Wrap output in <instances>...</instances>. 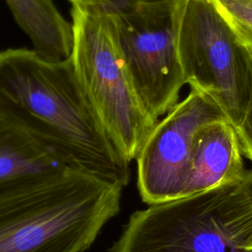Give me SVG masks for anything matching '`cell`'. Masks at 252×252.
<instances>
[{
	"instance_id": "obj_1",
	"label": "cell",
	"mask_w": 252,
	"mask_h": 252,
	"mask_svg": "<svg viewBox=\"0 0 252 252\" xmlns=\"http://www.w3.org/2000/svg\"><path fill=\"white\" fill-rule=\"evenodd\" d=\"M0 122L29 134L72 169L121 187L129 183L130 162L107 135L70 57L1 51Z\"/></svg>"
},
{
	"instance_id": "obj_2",
	"label": "cell",
	"mask_w": 252,
	"mask_h": 252,
	"mask_svg": "<svg viewBox=\"0 0 252 252\" xmlns=\"http://www.w3.org/2000/svg\"><path fill=\"white\" fill-rule=\"evenodd\" d=\"M123 187L72 171L0 196V252H84L120 208Z\"/></svg>"
},
{
	"instance_id": "obj_3",
	"label": "cell",
	"mask_w": 252,
	"mask_h": 252,
	"mask_svg": "<svg viewBox=\"0 0 252 252\" xmlns=\"http://www.w3.org/2000/svg\"><path fill=\"white\" fill-rule=\"evenodd\" d=\"M76 76L110 140L128 161L136 159L156 126L132 81L117 37L114 15L71 3Z\"/></svg>"
},
{
	"instance_id": "obj_4",
	"label": "cell",
	"mask_w": 252,
	"mask_h": 252,
	"mask_svg": "<svg viewBox=\"0 0 252 252\" xmlns=\"http://www.w3.org/2000/svg\"><path fill=\"white\" fill-rule=\"evenodd\" d=\"M185 84L207 94L237 128L252 104V56L211 0H188L178 30Z\"/></svg>"
},
{
	"instance_id": "obj_5",
	"label": "cell",
	"mask_w": 252,
	"mask_h": 252,
	"mask_svg": "<svg viewBox=\"0 0 252 252\" xmlns=\"http://www.w3.org/2000/svg\"><path fill=\"white\" fill-rule=\"evenodd\" d=\"M186 2L139 4L114 14L118 42L136 91L158 120L178 102L185 85L178 30Z\"/></svg>"
},
{
	"instance_id": "obj_6",
	"label": "cell",
	"mask_w": 252,
	"mask_h": 252,
	"mask_svg": "<svg viewBox=\"0 0 252 252\" xmlns=\"http://www.w3.org/2000/svg\"><path fill=\"white\" fill-rule=\"evenodd\" d=\"M223 187L136 211L107 252H248L221 216Z\"/></svg>"
},
{
	"instance_id": "obj_7",
	"label": "cell",
	"mask_w": 252,
	"mask_h": 252,
	"mask_svg": "<svg viewBox=\"0 0 252 252\" xmlns=\"http://www.w3.org/2000/svg\"><path fill=\"white\" fill-rule=\"evenodd\" d=\"M217 119H226L218 104L191 88L187 96L157 122L136 158L137 186L144 203L153 205L181 196L194 135L200 126Z\"/></svg>"
},
{
	"instance_id": "obj_8",
	"label": "cell",
	"mask_w": 252,
	"mask_h": 252,
	"mask_svg": "<svg viewBox=\"0 0 252 252\" xmlns=\"http://www.w3.org/2000/svg\"><path fill=\"white\" fill-rule=\"evenodd\" d=\"M242 155L236 130L228 120L217 119L200 126L194 135L189 173L180 197L241 180L246 173Z\"/></svg>"
},
{
	"instance_id": "obj_9",
	"label": "cell",
	"mask_w": 252,
	"mask_h": 252,
	"mask_svg": "<svg viewBox=\"0 0 252 252\" xmlns=\"http://www.w3.org/2000/svg\"><path fill=\"white\" fill-rule=\"evenodd\" d=\"M72 171L29 134L0 122V196Z\"/></svg>"
},
{
	"instance_id": "obj_10",
	"label": "cell",
	"mask_w": 252,
	"mask_h": 252,
	"mask_svg": "<svg viewBox=\"0 0 252 252\" xmlns=\"http://www.w3.org/2000/svg\"><path fill=\"white\" fill-rule=\"evenodd\" d=\"M16 22L31 38L34 50L53 60L70 57L72 23L66 21L51 0H6Z\"/></svg>"
},
{
	"instance_id": "obj_11",
	"label": "cell",
	"mask_w": 252,
	"mask_h": 252,
	"mask_svg": "<svg viewBox=\"0 0 252 252\" xmlns=\"http://www.w3.org/2000/svg\"><path fill=\"white\" fill-rule=\"evenodd\" d=\"M252 56V0H211Z\"/></svg>"
},
{
	"instance_id": "obj_12",
	"label": "cell",
	"mask_w": 252,
	"mask_h": 252,
	"mask_svg": "<svg viewBox=\"0 0 252 252\" xmlns=\"http://www.w3.org/2000/svg\"><path fill=\"white\" fill-rule=\"evenodd\" d=\"M187 0H70L71 3L94 6L109 14H118L139 4H153L160 2H186Z\"/></svg>"
},
{
	"instance_id": "obj_13",
	"label": "cell",
	"mask_w": 252,
	"mask_h": 252,
	"mask_svg": "<svg viewBox=\"0 0 252 252\" xmlns=\"http://www.w3.org/2000/svg\"><path fill=\"white\" fill-rule=\"evenodd\" d=\"M240 143L242 154L252 161V104L250 105L243 121L235 128Z\"/></svg>"
},
{
	"instance_id": "obj_14",
	"label": "cell",
	"mask_w": 252,
	"mask_h": 252,
	"mask_svg": "<svg viewBox=\"0 0 252 252\" xmlns=\"http://www.w3.org/2000/svg\"><path fill=\"white\" fill-rule=\"evenodd\" d=\"M240 183L252 210V170H246V173L241 179Z\"/></svg>"
}]
</instances>
